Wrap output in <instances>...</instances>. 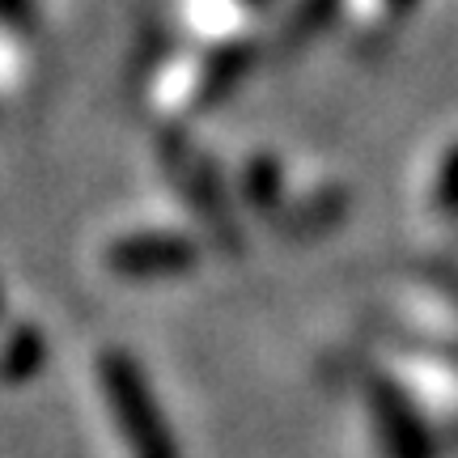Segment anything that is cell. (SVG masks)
Here are the masks:
<instances>
[{
    "label": "cell",
    "instance_id": "obj_1",
    "mask_svg": "<svg viewBox=\"0 0 458 458\" xmlns=\"http://www.w3.org/2000/svg\"><path fill=\"white\" fill-rule=\"evenodd\" d=\"M98 377H102L106 408H111V420L123 433L128 454L131 458H179L174 433L165 425L162 403H157V394L148 386L145 369L128 352H102Z\"/></svg>",
    "mask_w": 458,
    "mask_h": 458
},
{
    "label": "cell",
    "instance_id": "obj_2",
    "mask_svg": "<svg viewBox=\"0 0 458 458\" xmlns=\"http://www.w3.org/2000/svg\"><path fill=\"white\" fill-rule=\"evenodd\" d=\"M365 399H369V416H374V433H377L382 454L386 458H437V442H433L428 420L391 377H369L365 382Z\"/></svg>",
    "mask_w": 458,
    "mask_h": 458
},
{
    "label": "cell",
    "instance_id": "obj_3",
    "mask_svg": "<svg viewBox=\"0 0 458 458\" xmlns=\"http://www.w3.org/2000/svg\"><path fill=\"white\" fill-rule=\"evenodd\" d=\"M196 263H199L196 238L165 233V229L128 233V238L111 242V250H106V267L119 280H174L187 276Z\"/></svg>",
    "mask_w": 458,
    "mask_h": 458
},
{
    "label": "cell",
    "instance_id": "obj_4",
    "mask_svg": "<svg viewBox=\"0 0 458 458\" xmlns=\"http://www.w3.org/2000/svg\"><path fill=\"white\" fill-rule=\"evenodd\" d=\"M179 165H182V187L196 196L199 216L221 233V242L233 246L238 242V229H233V221L225 216V191H221V182H216V170L204 162L199 153H191V148L179 153Z\"/></svg>",
    "mask_w": 458,
    "mask_h": 458
},
{
    "label": "cell",
    "instance_id": "obj_5",
    "mask_svg": "<svg viewBox=\"0 0 458 458\" xmlns=\"http://www.w3.org/2000/svg\"><path fill=\"white\" fill-rule=\"evenodd\" d=\"M276 225L284 233H297V238H310V233H323L344 216V196L340 191H318V196L301 199V204H280Z\"/></svg>",
    "mask_w": 458,
    "mask_h": 458
},
{
    "label": "cell",
    "instance_id": "obj_6",
    "mask_svg": "<svg viewBox=\"0 0 458 458\" xmlns=\"http://www.w3.org/2000/svg\"><path fill=\"white\" fill-rule=\"evenodd\" d=\"M47 357V344L34 327H21L13 331V340L4 344V352H0V377L4 382H26V377L38 374V365Z\"/></svg>",
    "mask_w": 458,
    "mask_h": 458
},
{
    "label": "cell",
    "instance_id": "obj_7",
    "mask_svg": "<svg viewBox=\"0 0 458 458\" xmlns=\"http://www.w3.org/2000/svg\"><path fill=\"white\" fill-rule=\"evenodd\" d=\"M242 187H246L250 208H259V213H276L280 204H284L280 165L272 162V157H250V162H246V174H242Z\"/></svg>",
    "mask_w": 458,
    "mask_h": 458
},
{
    "label": "cell",
    "instance_id": "obj_8",
    "mask_svg": "<svg viewBox=\"0 0 458 458\" xmlns=\"http://www.w3.org/2000/svg\"><path fill=\"white\" fill-rule=\"evenodd\" d=\"M335 9H340V0H301L293 9V17L284 21V43H306V38H314V34L327 26L331 17H335Z\"/></svg>",
    "mask_w": 458,
    "mask_h": 458
},
{
    "label": "cell",
    "instance_id": "obj_9",
    "mask_svg": "<svg viewBox=\"0 0 458 458\" xmlns=\"http://www.w3.org/2000/svg\"><path fill=\"white\" fill-rule=\"evenodd\" d=\"M246 64H250V55H246V47H221V55L213 60V68H208V85H204V106L216 98H225L229 85L242 81Z\"/></svg>",
    "mask_w": 458,
    "mask_h": 458
},
{
    "label": "cell",
    "instance_id": "obj_10",
    "mask_svg": "<svg viewBox=\"0 0 458 458\" xmlns=\"http://www.w3.org/2000/svg\"><path fill=\"white\" fill-rule=\"evenodd\" d=\"M433 196H437V208H442L450 221H458V145H450V153L442 157Z\"/></svg>",
    "mask_w": 458,
    "mask_h": 458
},
{
    "label": "cell",
    "instance_id": "obj_11",
    "mask_svg": "<svg viewBox=\"0 0 458 458\" xmlns=\"http://www.w3.org/2000/svg\"><path fill=\"white\" fill-rule=\"evenodd\" d=\"M386 4H391L394 13H408V9H411V4H416V0H386Z\"/></svg>",
    "mask_w": 458,
    "mask_h": 458
}]
</instances>
